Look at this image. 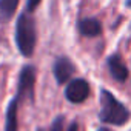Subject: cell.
Returning a JSON list of instances; mask_svg holds the SVG:
<instances>
[{
  "label": "cell",
  "mask_w": 131,
  "mask_h": 131,
  "mask_svg": "<svg viewBox=\"0 0 131 131\" xmlns=\"http://www.w3.org/2000/svg\"><path fill=\"white\" fill-rule=\"evenodd\" d=\"M100 113L99 119L105 125H125L131 119V111L119 100L114 97V94L108 90L100 91Z\"/></svg>",
  "instance_id": "obj_1"
},
{
  "label": "cell",
  "mask_w": 131,
  "mask_h": 131,
  "mask_svg": "<svg viewBox=\"0 0 131 131\" xmlns=\"http://www.w3.org/2000/svg\"><path fill=\"white\" fill-rule=\"evenodd\" d=\"M37 42V29L36 22L26 13H22L16 23V43L22 56L31 57L36 49Z\"/></svg>",
  "instance_id": "obj_2"
},
{
  "label": "cell",
  "mask_w": 131,
  "mask_h": 131,
  "mask_svg": "<svg viewBox=\"0 0 131 131\" xmlns=\"http://www.w3.org/2000/svg\"><path fill=\"white\" fill-rule=\"evenodd\" d=\"M36 67L34 65H25L19 74V82H17V99L22 102L25 99L34 100V88H36Z\"/></svg>",
  "instance_id": "obj_3"
},
{
  "label": "cell",
  "mask_w": 131,
  "mask_h": 131,
  "mask_svg": "<svg viewBox=\"0 0 131 131\" xmlns=\"http://www.w3.org/2000/svg\"><path fill=\"white\" fill-rule=\"evenodd\" d=\"M90 96V83L85 79H73L67 83L65 97L71 103H82Z\"/></svg>",
  "instance_id": "obj_4"
},
{
  "label": "cell",
  "mask_w": 131,
  "mask_h": 131,
  "mask_svg": "<svg viewBox=\"0 0 131 131\" xmlns=\"http://www.w3.org/2000/svg\"><path fill=\"white\" fill-rule=\"evenodd\" d=\"M76 73V67H74V63L68 59V57H57L54 65H52V74L56 77V82L59 85H65V83H68L71 80V77L74 76Z\"/></svg>",
  "instance_id": "obj_5"
},
{
  "label": "cell",
  "mask_w": 131,
  "mask_h": 131,
  "mask_svg": "<svg viewBox=\"0 0 131 131\" xmlns=\"http://www.w3.org/2000/svg\"><path fill=\"white\" fill-rule=\"evenodd\" d=\"M106 65H108L110 74H111V77H113L114 80H117V82H125V80L128 79L129 73H128V68H126V65L123 63L120 54H117V52L111 54V56L108 57V60H106Z\"/></svg>",
  "instance_id": "obj_6"
},
{
  "label": "cell",
  "mask_w": 131,
  "mask_h": 131,
  "mask_svg": "<svg viewBox=\"0 0 131 131\" xmlns=\"http://www.w3.org/2000/svg\"><path fill=\"white\" fill-rule=\"evenodd\" d=\"M77 29L83 37H97L102 34V23L94 17H85L77 22Z\"/></svg>",
  "instance_id": "obj_7"
},
{
  "label": "cell",
  "mask_w": 131,
  "mask_h": 131,
  "mask_svg": "<svg viewBox=\"0 0 131 131\" xmlns=\"http://www.w3.org/2000/svg\"><path fill=\"white\" fill-rule=\"evenodd\" d=\"M19 103L20 100L17 97H14L8 108H6V114H5V131H17L19 129Z\"/></svg>",
  "instance_id": "obj_8"
},
{
  "label": "cell",
  "mask_w": 131,
  "mask_h": 131,
  "mask_svg": "<svg viewBox=\"0 0 131 131\" xmlns=\"http://www.w3.org/2000/svg\"><path fill=\"white\" fill-rule=\"evenodd\" d=\"M19 0H0V23H8L16 14Z\"/></svg>",
  "instance_id": "obj_9"
},
{
  "label": "cell",
  "mask_w": 131,
  "mask_h": 131,
  "mask_svg": "<svg viewBox=\"0 0 131 131\" xmlns=\"http://www.w3.org/2000/svg\"><path fill=\"white\" fill-rule=\"evenodd\" d=\"M63 122H65L63 116H59V117L52 122V125H51L49 131H63Z\"/></svg>",
  "instance_id": "obj_10"
},
{
  "label": "cell",
  "mask_w": 131,
  "mask_h": 131,
  "mask_svg": "<svg viewBox=\"0 0 131 131\" xmlns=\"http://www.w3.org/2000/svg\"><path fill=\"white\" fill-rule=\"evenodd\" d=\"M40 2H42V0H26V9H28L29 13L36 11V8L39 6Z\"/></svg>",
  "instance_id": "obj_11"
},
{
  "label": "cell",
  "mask_w": 131,
  "mask_h": 131,
  "mask_svg": "<svg viewBox=\"0 0 131 131\" xmlns=\"http://www.w3.org/2000/svg\"><path fill=\"white\" fill-rule=\"evenodd\" d=\"M67 131H79V123H77V122H73V123L68 126Z\"/></svg>",
  "instance_id": "obj_12"
},
{
  "label": "cell",
  "mask_w": 131,
  "mask_h": 131,
  "mask_svg": "<svg viewBox=\"0 0 131 131\" xmlns=\"http://www.w3.org/2000/svg\"><path fill=\"white\" fill-rule=\"evenodd\" d=\"M125 3H126V6H128V8L131 9V0H126V2H125Z\"/></svg>",
  "instance_id": "obj_13"
},
{
  "label": "cell",
  "mask_w": 131,
  "mask_h": 131,
  "mask_svg": "<svg viewBox=\"0 0 131 131\" xmlns=\"http://www.w3.org/2000/svg\"><path fill=\"white\" fill-rule=\"evenodd\" d=\"M99 131H110V129H106V128H100Z\"/></svg>",
  "instance_id": "obj_14"
},
{
  "label": "cell",
  "mask_w": 131,
  "mask_h": 131,
  "mask_svg": "<svg viewBox=\"0 0 131 131\" xmlns=\"http://www.w3.org/2000/svg\"><path fill=\"white\" fill-rule=\"evenodd\" d=\"M37 131H43V129H42V128H39V129H37Z\"/></svg>",
  "instance_id": "obj_15"
}]
</instances>
